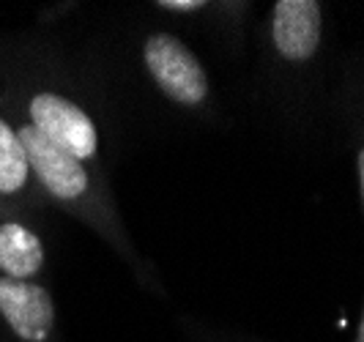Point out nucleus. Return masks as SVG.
Instances as JSON below:
<instances>
[{
  "mask_svg": "<svg viewBox=\"0 0 364 342\" xmlns=\"http://www.w3.org/2000/svg\"><path fill=\"white\" fill-rule=\"evenodd\" d=\"M159 6L162 9H173V11H192V9H200L203 0H162Z\"/></svg>",
  "mask_w": 364,
  "mask_h": 342,
  "instance_id": "obj_8",
  "label": "nucleus"
},
{
  "mask_svg": "<svg viewBox=\"0 0 364 342\" xmlns=\"http://www.w3.org/2000/svg\"><path fill=\"white\" fill-rule=\"evenodd\" d=\"M0 312H3L6 324L28 342L44 340L55 321L50 293L38 285H28V282L11 279V277L0 279Z\"/></svg>",
  "mask_w": 364,
  "mask_h": 342,
  "instance_id": "obj_4",
  "label": "nucleus"
},
{
  "mask_svg": "<svg viewBox=\"0 0 364 342\" xmlns=\"http://www.w3.org/2000/svg\"><path fill=\"white\" fill-rule=\"evenodd\" d=\"M28 178V156L22 151L19 137L0 121V192H17Z\"/></svg>",
  "mask_w": 364,
  "mask_h": 342,
  "instance_id": "obj_7",
  "label": "nucleus"
},
{
  "mask_svg": "<svg viewBox=\"0 0 364 342\" xmlns=\"http://www.w3.org/2000/svg\"><path fill=\"white\" fill-rule=\"evenodd\" d=\"M356 342H364V318H362V328H359V340Z\"/></svg>",
  "mask_w": 364,
  "mask_h": 342,
  "instance_id": "obj_10",
  "label": "nucleus"
},
{
  "mask_svg": "<svg viewBox=\"0 0 364 342\" xmlns=\"http://www.w3.org/2000/svg\"><path fill=\"white\" fill-rule=\"evenodd\" d=\"M359 178H362V198H364V151L359 154Z\"/></svg>",
  "mask_w": 364,
  "mask_h": 342,
  "instance_id": "obj_9",
  "label": "nucleus"
},
{
  "mask_svg": "<svg viewBox=\"0 0 364 342\" xmlns=\"http://www.w3.org/2000/svg\"><path fill=\"white\" fill-rule=\"evenodd\" d=\"M321 41V6L312 0H279L274 6V44L288 60H307Z\"/></svg>",
  "mask_w": 364,
  "mask_h": 342,
  "instance_id": "obj_5",
  "label": "nucleus"
},
{
  "mask_svg": "<svg viewBox=\"0 0 364 342\" xmlns=\"http://www.w3.org/2000/svg\"><path fill=\"white\" fill-rule=\"evenodd\" d=\"M44 263L41 241L22 225H3L0 228V269L9 271L11 279H25L36 274Z\"/></svg>",
  "mask_w": 364,
  "mask_h": 342,
  "instance_id": "obj_6",
  "label": "nucleus"
},
{
  "mask_svg": "<svg viewBox=\"0 0 364 342\" xmlns=\"http://www.w3.org/2000/svg\"><path fill=\"white\" fill-rule=\"evenodd\" d=\"M31 127L74 159H88L96 151V129L91 118L72 102L55 93H38L31 102Z\"/></svg>",
  "mask_w": 364,
  "mask_h": 342,
  "instance_id": "obj_2",
  "label": "nucleus"
},
{
  "mask_svg": "<svg viewBox=\"0 0 364 342\" xmlns=\"http://www.w3.org/2000/svg\"><path fill=\"white\" fill-rule=\"evenodd\" d=\"M146 63L159 88L181 102V105H200L208 93V82L203 74L200 63L195 55L183 47L178 38L173 36H154L146 44Z\"/></svg>",
  "mask_w": 364,
  "mask_h": 342,
  "instance_id": "obj_1",
  "label": "nucleus"
},
{
  "mask_svg": "<svg viewBox=\"0 0 364 342\" xmlns=\"http://www.w3.org/2000/svg\"><path fill=\"white\" fill-rule=\"evenodd\" d=\"M19 143L28 156V167L36 170L41 183L60 200L80 198L88 189V176L80 159L69 156L66 151H60L55 143H50L41 132L33 127L19 129Z\"/></svg>",
  "mask_w": 364,
  "mask_h": 342,
  "instance_id": "obj_3",
  "label": "nucleus"
}]
</instances>
